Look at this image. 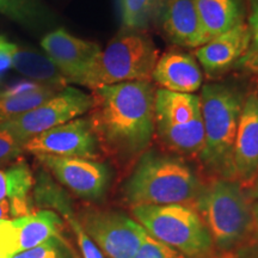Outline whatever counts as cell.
<instances>
[{
  "label": "cell",
  "instance_id": "1",
  "mask_svg": "<svg viewBox=\"0 0 258 258\" xmlns=\"http://www.w3.org/2000/svg\"><path fill=\"white\" fill-rule=\"evenodd\" d=\"M152 80L118 83L92 90L89 120L101 150L129 159L143 156L156 134Z\"/></svg>",
  "mask_w": 258,
  "mask_h": 258
},
{
  "label": "cell",
  "instance_id": "2",
  "mask_svg": "<svg viewBox=\"0 0 258 258\" xmlns=\"http://www.w3.org/2000/svg\"><path fill=\"white\" fill-rule=\"evenodd\" d=\"M246 95L240 84L220 79L202 85L200 93L205 145L199 158L226 179L234 178V141Z\"/></svg>",
  "mask_w": 258,
  "mask_h": 258
},
{
  "label": "cell",
  "instance_id": "3",
  "mask_svg": "<svg viewBox=\"0 0 258 258\" xmlns=\"http://www.w3.org/2000/svg\"><path fill=\"white\" fill-rule=\"evenodd\" d=\"M201 188L196 173L182 158L146 151L139 158L123 191L135 207L189 202Z\"/></svg>",
  "mask_w": 258,
  "mask_h": 258
},
{
  "label": "cell",
  "instance_id": "4",
  "mask_svg": "<svg viewBox=\"0 0 258 258\" xmlns=\"http://www.w3.org/2000/svg\"><path fill=\"white\" fill-rule=\"evenodd\" d=\"M159 51L147 30L122 28L90 64L79 85L95 90L135 80H152Z\"/></svg>",
  "mask_w": 258,
  "mask_h": 258
},
{
  "label": "cell",
  "instance_id": "5",
  "mask_svg": "<svg viewBox=\"0 0 258 258\" xmlns=\"http://www.w3.org/2000/svg\"><path fill=\"white\" fill-rule=\"evenodd\" d=\"M195 200L196 211L218 249H235L256 227L249 200L233 179L214 180L201 188Z\"/></svg>",
  "mask_w": 258,
  "mask_h": 258
},
{
  "label": "cell",
  "instance_id": "6",
  "mask_svg": "<svg viewBox=\"0 0 258 258\" xmlns=\"http://www.w3.org/2000/svg\"><path fill=\"white\" fill-rule=\"evenodd\" d=\"M133 215L151 237L190 258L212 250L211 234L198 211L183 203L135 206Z\"/></svg>",
  "mask_w": 258,
  "mask_h": 258
},
{
  "label": "cell",
  "instance_id": "7",
  "mask_svg": "<svg viewBox=\"0 0 258 258\" xmlns=\"http://www.w3.org/2000/svg\"><path fill=\"white\" fill-rule=\"evenodd\" d=\"M154 125L159 140L180 156L200 157L205 145V129L200 95L157 88Z\"/></svg>",
  "mask_w": 258,
  "mask_h": 258
},
{
  "label": "cell",
  "instance_id": "8",
  "mask_svg": "<svg viewBox=\"0 0 258 258\" xmlns=\"http://www.w3.org/2000/svg\"><path fill=\"white\" fill-rule=\"evenodd\" d=\"M92 103L91 95L69 85L32 110L0 122V129L11 133L24 146L36 135L89 112Z\"/></svg>",
  "mask_w": 258,
  "mask_h": 258
},
{
  "label": "cell",
  "instance_id": "9",
  "mask_svg": "<svg viewBox=\"0 0 258 258\" xmlns=\"http://www.w3.org/2000/svg\"><path fill=\"white\" fill-rule=\"evenodd\" d=\"M79 221L109 258H133L147 235L143 226L121 212L86 209Z\"/></svg>",
  "mask_w": 258,
  "mask_h": 258
},
{
  "label": "cell",
  "instance_id": "10",
  "mask_svg": "<svg viewBox=\"0 0 258 258\" xmlns=\"http://www.w3.org/2000/svg\"><path fill=\"white\" fill-rule=\"evenodd\" d=\"M36 160L61 184L82 199L103 198L110 183V170L97 159L37 154Z\"/></svg>",
  "mask_w": 258,
  "mask_h": 258
},
{
  "label": "cell",
  "instance_id": "11",
  "mask_svg": "<svg viewBox=\"0 0 258 258\" xmlns=\"http://www.w3.org/2000/svg\"><path fill=\"white\" fill-rule=\"evenodd\" d=\"M24 151L35 156L50 154L97 159L101 152L89 117H77L48 129L24 144Z\"/></svg>",
  "mask_w": 258,
  "mask_h": 258
},
{
  "label": "cell",
  "instance_id": "12",
  "mask_svg": "<svg viewBox=\"0 0 258 258\" xmlns=\"http://www.w3.org/2000/svg\"><path fill=\"white\" fill-rule=\"evenodd\" d=\"M152 24L177 48L195 50L207 42L195 0H161Z\"/></svg>",
  "mask_w": 258,
  "mask_h": 258
},
{
  "label": "cell",
  "instance_id": "13",
  "mask_svg": "<svg viewBox=\"0 0 258 258\" xmlns=\"http://www.w3.org/2000/svg\"><path fill=\"white\" fill-rule=\"evenodd\" d=\"M62 221L53 211L31 213L14 220L0 221V258H12L37 246L53 237H59Z\"/></svg>",
  "mask_w": 258,
  "mask_h": 258
},
{
  "label": "cell",
  "instance_id": "14",
  "mask_svg": "<svg viewBox=\"0 0 258 258\" xmlns=\"http://www.w3.org/2000/svg\"><path fill=\"white\" fill-rule=\"evenodd\" d=\"M250 32L246 21L196 48L194 56L209 79L219 80L238 69L250 48Z\"/></svg>",
  "mask_w": 258,
  "mask_h": 258
},
{
  "label": "cell",
  "instance_id": "15",
  "mask_svg": "<svg viewBox=\"0 0 258 258\" xmlns=\"http://www.w3.org/2000/svg\"><path fill=\"white\" fill-rule=\"evenodd\" d=\"M41 46L47 56L62 73L69 84H78L102 47L91 41L73 36L64 29H57L42 38Z\"/></svg>",
  "mask_w": 258,
  "mask_h": 258
},
{
  "label": "cell",
  "instance_id": "16",
  "mask_svg": "<svg viewBox=\"0 0 258 258\" xmlns=\"http://www.w3.org/2000/svg\"><path fill=\"white\" fill-rule=\"evenodd\" d=\"M203 80L205 73L194 54L177 47L159 55L152 73L158 88L179 93H196Z\"/></svg>",
  "mask_w": 258,
  "mask_h": 258
},
{
  "label": "cell",
  "instance_id": "17",
  "mask_svg": "<svg viewBox=\"0 0 258 258\" xmlns=\"http://www.w3.org/2000/svg\"><path fill=\"white\" fill-rule=\"evenodd\" d=\"M234 178L250 182L258 175V93L247 92L233 148Z\"/></svg>",
  "mask_w": 258,
  "mask_h": 258
},
{
  "label": "cell",
  "instance_id": "18",
  "mask_svg": "<svg viewBox=\"0 0 258 258\" xmlns=\"http://www.w3.org/2000/svg\"><path fill=\"white\" fill-rule=\"evenodd\" d=\"M0 48L11 57L12 67L17 72L28 77L29 80L57 90H62L70 85L62 73L48 56L10 43L5 38L0 41Z\"/></svg>",
  "mask_w": 258,
  "mask_h": 258
},
{
  "label": "cell",
  "instance_id": "19",
  "mask_svg": "<svg viewBox=\"0 0 258 258\" xmlns=\"http://www.w3.org/2000/svg\"><path fill=\"white\" fill-rule=\"evenodd\" d=\"M207 41L246 21L244 0H195Z\"/></svg>",
  "mask_w": 258,
  "mask_h": 258
},
{
  "label": "cell",
  "instance_id": "20",
  "mask_svg": "<svg viewBox=\"0 0 258 258\" xmlns=\"http://www.w3.org/2000/svg\"><path fill=\"white\" fill-rule=\"evenodd\" d=\"M36 198L38 202L56 209L66 219L71 227H72L73 233L76 234L83 258H104V254L98 249V246L93 243V240L83 228L80 221L73 214V211L71 208L69 201H67L66 195L56 185H54L46 176H43V178L40 180V185L36 190Z\"/></svg>",
  "mask_w": 258,
  "mask_h": 258
},
{
  "label": "cell",
  "instance_id": "21",
  "mask_svg": "<svg viewBox=\"0 0 258 258\" xmlns=\"http://www.w3.org/2000/svg\"><path fill=\"white\" fill-rule=\"evenodd\" d=\"M59 91L61 90L47 85H38L37 88L15 95L0 93V122L32 110Z\"/></svg>",
  "mask_w": 258,
  "mask_h": 258
},
{
  "label": "cell",
  "instance_id": "22",
  "mask_svg": "<svg viewBox=\"0 0 258 258\" xmlns=\"http://www.w3.org/2000/svg\"><path fill=\"white\" fill-rule=\"evenodd\" d=\"M34 177L24 160L17 161L8 170H0V200H27L34 185Z\"/></svg>",
  "mask_w": 258,
  "mask_h": 258
},
{
  "label": "cell",
  "instance_id": "23",
  "mask_svg": "<svg viewBox=\"0 0 258 258\" xmlns=\"http://www.w3.org/2000/svg\"><path fill=\"white\" fill-rule=\"evenodd\" d=\"M161 0H121L122 28L147 30Z\"/></svg>",
  "mask_w": 258,
  "mask_h": 258
},
{
  "label": "cell",
  "instance_id": "24",
  "mask_svg": "<svg viewBox=\"0 0 258 258\" xmlns=\"http://www.w3.org/2000/svg\"><path fill=\"white\" fill-rule=\"evenodd\" d=\"M246 24L250 32V48L239 67L258 72V0H244Z\"/></svg>",
  "mask_w": 258,
  "mask_h": 258
},
{
  "label": "cell",
  "instance_id": "25",
  "mask_svg": "<svg viewBox=\"0 0 258 258\" xmlns=\"http://www.w3.org/2000/svg\"><path fill=\"white\" fill-rule=\"evenodd\" d=\"M12 258H76L62 237H53L37 246L19 252Z\"/></svg>",
  "mask_w": 258,
  "mask_h": 258
},
{
  "label": "cell",
  "instance_id": "26",
  "mask_svg": "<svg viewBox=\"0 0 258 258\" xmlns=\"http://www.w3.org/2000/svg\"><path fill=\"white\" fill-rule=\"evenodd\" d=\"M133 258H190L167 245L160 243L147 233Z\"/></svg>",
  "mask_w": 258,
  "mask_h": 258
},
{
  "label": "cell",
  "instance_id": "27",
  "mask_svg": "<svg viewBox=\"0 0 258 258\" xmlns=\"http://www.w3.org/2000/svg\"><path fill=\"white\" fill-rule=\"evenodd\" d=\"M23 151V144L19 143L11 133L0 129V164H8L17 159Z\"/></svg>",
  "mask_w": 258,
  "mask_h": 258
},
{
  "label": "cell",
  "instance_id": "28",
  "mask_svg": "<svg viewBox=\"0 0 258 258\" xmlns=\"http://www.w3.org/2000/svg\"><path fill=\"white\" fill-rule=\"evenodd\" d=\"M11 215V201L10 199L0 200V221L8 220Z\"/></svg>",
  "mask_w": 258,
  "mask_h": 258
},
{
  "label": "cell",
  "instance_id": "29",
  "mask_svg": "<svg viewBox=\"0 0 258 258\" xmlns=\"http://www.w3.org/2000/svg\"><path fill=\"white\" fill-rule=\"evenodd\" d=\"M11 57H10V55L5 50H3L2 48H0V76H2L3 73H5L9 69H11Z\"/></svg>",
  "mask_w": 258,
  "mask_h": 258
},
{
  "label": "cell",
  "instance_id": "30",
  "mask_svg": "<svg viewBox=\"0 0 258 258\" xmlns=\"http://www.w3.org/2000/svg\"><path fill=\"white\" fill-rule=\"evenodd\" d=\"M244 258H258V244L251 246L250 249L246 251Z\"/></svg>",
  "mask_w": 258,
  "mask_h": 258
},
{
  "label": "cell",
  "instance_id": "31",
  "mask_svg": "<svg viewBox=\"0 0 258 258\" xmlns=\"http://www.w3.org/2000/svg\"><path fill=\"white\" fill-rule=\"evenodd\" d=\"M253 182L254 183H253V185H252V189H251L250 196H251V198H252V200H254V201H256V200H258V175H257L256 178H254Z\"/></svg>",
  "mask_w": 258,
  "mask_h": 258
},
{
  "label": "cell",
  "instance_id": "32",
  "mask_svg": "<svg viewBox=\"0 0 258 258\" xmlns=\"http://www.w3.org/2000/svg\"><path fill=\"white\" fill-rule=\"evenodd\" d=\"M251 209H252V215H253V221H254V226L258 228V200H256V202L251 206Z\"/></svg>",
  "mask_w": 258,
  "mask_h": 258
},
{
  "label": "cell",
  "instance_id": "33",
  "mask_svg": "<svg viewBox=\"0 0 258 258\" xmlns=\"http://www.w3.org/2000/svg\"><path fill=\"white\" fill-rule=\"evenodd\" d=\"M2 40H4V37H2V36H0V41H2Z\"/></svg>",
  "mask_w": 258,
  "mask_h": 258
},
{
  "label": "cell",
  "instance_id": "34",
  "mask_svg": "<svg viewBox=\"0 0 258 258\" xmlns=\"http://www.w3.org/2000/svg\"><path fill=\"white\" fill-rule=\"evenodd\" d=\"M256 91H257V93H258V86H257V89H256Z\"/></svg>",
  "mask_w": 258,
  "mask_h": 258
},
{
  "label": "cell",
  "instance_id": "35",
  "mask_svg": "<svg viewBox=\"0 0 258 258\" xmlns=\"http://www.w3.org/2000/svg\"><path fill=\"white\" fill-rule=\"evenodd\" d=\"M257 74H258V72H257Z\"/></svg>",
  "mask_w": 258,
  "mask_h": 258
}]
</instances>
